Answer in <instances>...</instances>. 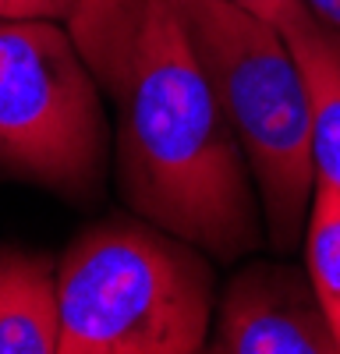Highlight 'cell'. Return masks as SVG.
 Returning a JSON list of instances; mask_svg holds the SVG:
<instances>
[{"instance_id":"cell-1","label":"cell","mask_w":340,"mask_h":354,"mask_svg":"<svg viewBox=\"0 0 340 354\" xmlns=\"http://www.w3.org/2000/svg\"><path fill=\"white\" fill-rule=\"evenodd\" d=\"M64 21L117 110L113 167L131 213L216 262L255 255L259 192L178 0H75Z\"/></svg>"},{"instance_id":"cell-9","label":"cell","mask_w":340,"mask_h":354,"mask_svg":"<svg viewBox=\"0 0 340 354\" xmlns=\"http://www.w3.org/2000/svg\"><path fill=\"white\" fill-rule=\"evenodd\" d=\"M0 18H61L57 0H0Z\"/></svg>"},{"instance_id":"cell-5","label":"cell","mask_w":340,"mask_h":354,"mask_svg":"<svg viewBox=\"0 0 340 354\" xmlns=\"http://www.w3.org/2000/svg\"><path fill=\"white\" fill-rule=\"evenodd\" d=\"M206 351L216 354H340L305 266L245 262L213 308Z\"/></svg>"},{"instance_id":"cell-10","label":"cell","mask_w":340,"mask_h":354,"mask_svg":"<svg viewBox=\"0 0 340 354\" xmlns=\"http://www.w3.org/2000/svg\"><path fill=\"white\" fill-rule=\"evenodd\" d=\"M231 4H238V8H245V11H252V15H259V18L276 25L283 15L298 4V0H231Z\"/></svg>"},{"instance_id":"cell-3","label":"cell","mask_w":340,"mask_h":354,"mask_svg":"<svg viewBox=\"0 0 340 354\" xmlns=\"http://www.w3.org/2000/svg\"><path fill=\"white\" fill-rule=\"evenodd\" d=\"M178 11L252 170L266 245L287 255L301 245L316 188L312 110L294 50L273 21L231 0H178Z\"/></svg>"},{"instance_id":"cell-4","label":"cell","mask_w":340,"mask_h":354,"mask_svg":"<svg viewBox=\"0 0 340 354\" xmlns=\"http://www.w3.org/2000/svg\"><path fill=\"white\" fill-rule=\"evenodd\" d=\"M100 85L61 18H0V170L68 202L103 192Z\"/></svg>"},{"instance_id":"cell-2","label":"cell","mask_w":340,"mask_h":354,"mask_svg":"<svg viewBox=\"0 0 340 354\" xmlns=\"http://www.w3.org/2000/svg\"><path fill=\"white\" fill-rule=\"evenodd\" d=\"M213 262L142 216L85 227L57 262L61 354H195L216 308Z\"/></svg>"},{"instance_id":"cell-6","label":"cell","mask_w":340,"mask_h":354,"mask_svg":"<svg viewBox=\"0 0 340 354\" xmlns=\"http://www.w3.org/2000/svg\"><path fill=\"white\" fill-rule=\"evenodd\" d=\"M276 28L305 75L316 177L340 185V32L323 25L301 0L276 21Z\"/></svg>"},{"instance_id":"cell-8","label":"cell","mask_w":340,"mask_h":354,"mask_svg":"<svg viewBox=\"0 0 340 354\" xmlns=\"http://www.w3.org/2000/svg\"><path fill=\"white\" fill-rule=\"evenodd\" d=\"M301 248H305V273L323 305L330 333L340 347V185L316 177L301 230Z\"/></svg>"},{"instance_id":"cell-12","label":"cell","mask_w":340,"mask_h":354,"mask_svg":"<svg viewBox=\"0 0 340 354\" xmlns=\"http://www.w3.org/2000/svg\"><path fill=\"white\" fill-rule=\"evenodd\" d=\"M71 4H75V0H57V8H61V15H68V11H71Z\"/></svg>"},{"instance_id":"cell-11","label":"cell","mask_w":340,"mask_h":354,"mask_svg":"<svg viewBox=\"0 0 340 354\" xmlns=\"http://www.w3.org/2000/svg\"><path fill=\"white\" fill-rule=\"evenodd\" d=\"M301 4L316 15L323 25H330L333 32H340V0H301Z\"/></svg>"},{"instance_id":"cell-7","label":"cell","mask_w":340,"mask_h":354,"mask_svg":"<svg viewBox=\"0 0 340 354\" xmlns=\"http://www.w3.org/2000/svg\"><path fill=\"white\" fill-rule=\"evenodd\" d=\"M0 354H61L57 262L0 248Z\"/></svg>"}]
</instances>
